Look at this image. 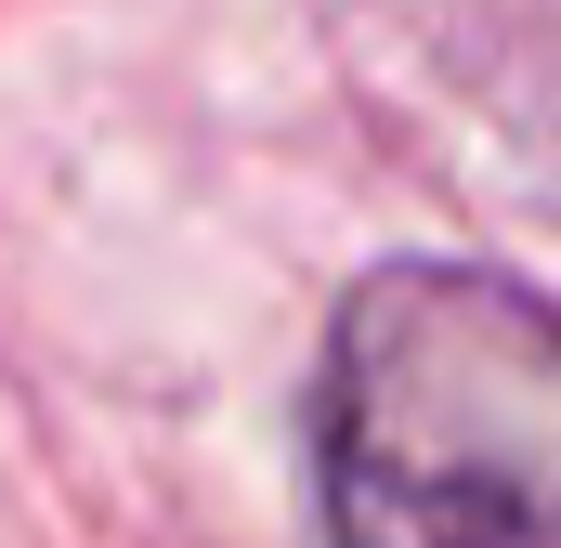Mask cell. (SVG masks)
Instances as JSON below:
<instances>
[{"mask_svg": "<svg viewBox=\"0 0 561 548\" xmlns=\"http://www.w3.org/2000/svg\"><path fill=\"white\" fill-rule=\"evenodd\" d=\"M300 444L327 548H561V313L496 262H379Z\"/></svg>", "mask_w": 561, "mask_h": 548, "instance_id": "obj_1", "label": "cell"}]
</instances>
